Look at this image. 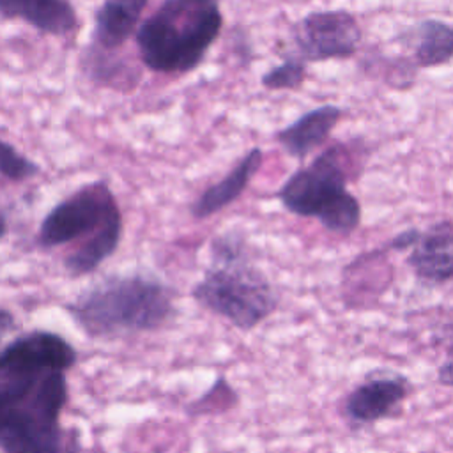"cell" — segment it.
Instances as JSON below:
<instances>
[{
  "mask_svg": "<svg viewBox=\"0 0 453 453\" xmlns=\"http://www.w3.org/2000/svg\"><path fill=\"white\" fill-rule=\"evenodd\" d=\"M67 372L0 368V451L81 453V432L60 421Z\"/></svg>",
  "mask_w": 453,
  "mask_h": 453,
  "instance_id": "cell-1",
  "label": "cell"
},
{
  "mask_svg": "<svg viewBox=\"0 0 453 453\" xmlns=\"http://www.w3.org/2000/svg\"><path fill=\"white\" fill-rule=\"evenodd\" d=\"M175 288L149 271L113 273L83 287L64 304L92 340L152 333L175 317Z\"/></svg>",
  "mask_w": 453,
  "mask_h": 453,
  "instance_id": "cell-2",
  "label": "cell"
},
{
  "mask_svg": "<svg viewBox=\"0 0 453 453\" xmlns=\"http://www.w3.org/2000/svg\"><path fill=\"white\" fill-rule=\"evenodd\" d=\"M191 299L242 333L260 326L280 304V294L253 262L248 237L237 228L211 239L209 265L193 285Z\"/></svg>",
  "mask_w": 453,
  "mask_h": 453,
  "instance_id": "cell-3",
  "label": "cell"
},
{
  "mask_svg": "<svg viewBox=\"0 0 453 453\" xmlns=\"http://www.w3.org/2000/svg\"><path fill=\"white\" fill-rule=\"evenodd\" d=\"M221 28V0H161L134 32L138 58L154 73H191L203 62Z\"/></svg>",
  "mask_w": 453,
  "mask_h": 453,
  "instance_id": "cell-4",
  "label": "cell"
},
{
  "mask_svg": "<svg viewBox=\"0 0 453 453\" xmlns=\"http://www.w3.org/2000/svg\"><path fill=\"white\" fill-rule=\"evenodd\" d=\"M350 156L347 145L336 143L296 170L276 191L283 209L299 218L319 219L331 234H352L361 223V203L347 189Z\"/></svg>",
  "mask_w": 453,
  "mask_h": 453,
  "instance_id": "cell-5",
  "label": "cell"
},
{
  "mask_svg": "<svg viewBox=\"0 0 453 453\" xmlns=\"http://www.w3.org/2000/svg\"><path fill=\"white\" fill-rule=\"evenodd\" d=\"M117 216H122V211L108 180L87 182L44 214L37 228L35 244L41 250H55L78 239L85 242Z\"/></svg>",
  "mask_w": 453,
  "mask_h": 453,
  "instance_id": "cell-6",
  "label": "cell"
},
{
  "mask_svg": "<svg viewBox=\"0 0 453 453\" xmlns=\"http://www.w3.org/2000/svg\"><path fill=\"white\" fill-rule=\"evenodd\" d=\"M361 37L357 19L343 9L310 12L292 27L294 44L304 62L349 58Z\"/></svg>",
  "mask_w": 453,
  "mask_h": 453,
  "instance_id": "cell-7",
  "label": "cell"
},
{
  "mask_svg": "<svg viewBox=\"0 0 453 453\" xmlns=\"http://www.w3.org/2000/svg\"><path fill=\"white\" fill-rule=\"evenodd\" d=\"M411 380L396 372L370 373L343 400L345 418L357 426L395 416L411 395Z\"/></svg>",
  "mask_w": 453,
  "mask_h": 453,
  "instance_id": "cell-8",
  "label": "cell"
},
{
  "mask_svg": "<svg viewBox=\"0 0 453 453\" xmlns=\"http://www.w3.org/2000/svg\"><path fill=\"white\" fill-rule=\"evenodd\" d=\"M76 361V349L62 334L48 329L18 333L0 347V368L69 372Z\"/></svg>",
  "mask_w": 453,
  "mask_h": 453,
  "instance_id": "cell-9",
  "label": "cell"
},
{
  "mask_svg": "<svg viewBox=\"0 0 453 453\" xmlns=\"http://www.w3.org/2000/svg\"><path fill=\"white\" fill-rule=\"evenodd\" d=\"M407 264L418 283L441 287L453 281V223H432L411 248Z\"/></svg>",
  "mask_w": 453,
  "mask_h": 453,
  "instance_id": "cell-10",
  "label": "cell"
},
{
  "mask_svg": "<svg viewBox=\"0 0 453 453\" xmlns=\"http://www.w3.org/2000/svg\"><path fill=\"white\" fill-rule=\"evenodd\" d=\"M0 16L18 19L51 37H69L80 27L71 0H0Z\"/></svg>",
  "mask_w": 453,
  "mask_h": 453,
  "instance_id": "cell-11",
  "label": "cell"
},
{
  "mask_svg": "<svg viewBox=\"0 0 453 453\" xmlns=\"http://www.w3.org/2000/svg\"><path fill=\"white\" fill-rule=\"evenodd\" d=\"M264 161V152L260 147L250 149L218 182L205 188L196 200L189 205V214L193 219H207L219 211L226 209L235 202L244 189L250 186L251 179L257 175Z\"/></svg>",
  "mask_w": 453,
  "mask_h": 453,
  "instance_id": "cell-12",
  "label": "cell"
},
{
  "mask_svg": "<svg viewBox=\"0 0 453 453\" xmlns=\"http://www.w3.org/2000/svg\"><path fill=\"white\" fill-rule=\"evenodd\" d=\"M149 0H103L94 12L92 48L115 51L134 37Z\"/></svg>",
  "mask_w": 453,
  "mask_h": 453,
  "instance_id": "cell-13",
  "label": "cell"
},
{
  "mask_svg": "<svg viewBox=\"0 0 453 453\" xmlns=\"http://www.w3.org/2000/svg\"><path fill=\"white\" fill-rule=\"evenodd\" d=\"M342 115L343 110L334 104L313 108L283 129L276 131L274 138L288 156L296 159H304L310 152H313L329 138L333 127L338 124Z\"/></svg>",
  "mask_w": 453,
  "mask_h": 453,
  "instance_id": "cell-14",
  "label": "cell"
},
{
  "mask_svg": "<svg viewBox=\"0 0 453 453\" xmlns=\"http://www.w3.org/2000/svg\"><path fill=\"white\" fill-rule=\"evenodd\" d=\"M122 234L124 219L122 216H117L110 223H106L94 237L81 242L76 250L69 251L64 257L62 267L65 274L69 278H81L97 271L99 265L119 250Z\"/></svg>",
  "mask_w": 453,
  "mask_h": 453,
  "instance_id": "cell-15",
  "label": "cell"
},
{
  "mask_svg": "<svg viewBox=\"0 0 453 453\" xmlns=\"http://www.w3.org/2000/svg\"><path fill=\"white\" fill-rule=\"evenodd\" d=\"M453 58V25L439 19H425L414 30L412 64L416 67H437Z\"/></svg>",
  "mask_w": 453,
  "mask_h": 453,
  "instance_id": "cell-16",
  "label": "cell"
},
{
  "mask_svg": "<svg viewBox=\"0 0 453 453\" xmlns=\"http://www.w3.org/2000/svg\"><path fill=\"white\" fill-rule=\"evenodd\" d=\"M239 403L235 388L225 377H218L196 400L186 405V412L193 418L198 416H218L232 411Z\"/></svg>",
  "mask_w": 453,
  "mask_h": 453,
  "instance_id": "cell-17",
  "label": "cell"
},
{
  "mask_svg": "<svg viewBox=\"0 0 453 453\" xmlns=\"http://www.w3.org/2000/svg\"><path fill=\"white\" fill-rule=\"evenodd\" d=\"M2 133V129H0ZM41 173L35 161L19 152L12 143L0 136V175L11 182H25Z\"/></svg>",
  "mask_w": 453,
  "mask_h": 453,
  "instance_id": "cell-18",
  "label": "cell"
},
{
  "mask_svg": "<svg viewBox=\"0 0 453 453\" xmlns=\"http://www.w3.org/2000/svg\"><path fill=\"white\" fill-rule=\"evenodd\" d=\"M306 80V62L297 57H288L281 64L262 74L260 81L269 90H294Z\"/></svg>",
  "mask_w": 453,
  "mask_h": 453,
  "instance_id": "cell-19",
  "label": "cell"
},
{
  "mask_svg": "<svg viewBox=\"0 0 453 453\" xmlns=\"http://www.w3.org/2000/svg\"><path fill=\"white\" fill-rule=\"evenodd\" d=\"M439 343L444 347V359L437 368V380L441 386L453 388V320L442 326Z\"/></svg>",
  "mask_w": 453,
  "mask_h": 453,
  "instance_id": "cell-20",
  "label": "cell"
},
{
  "mask_svg": "<svg viewBox=\"0 0 453 453\" xmlns=\"http://www.w3.org/2000/svg\"><path fill=\"white\" fill-rule=\"evenodd\" d=\"M16 331H19V324H18L14 313L11 310L0 306V347Z\"/></svg>",
  "mask_w": 453,
  "mask_h": 453,
  "instance_id": "cell-21",
  "label": "cell"
},
{
  "mask_svg": "<svg viewBox=\"0 0 453 453\" xmlns=\"http://www.w3.org/2000/svg\"><path fill=\"white\" fill-rule=\"evenodd\" d=\"M7 234H9V221L5 212L0 209V242L7 237Z\"/></svg>",
  "mask_w": 453,
  "mask_h": 453,
  "instance_id": "cell-22",
  "label": "cell"
}]
</instances>
